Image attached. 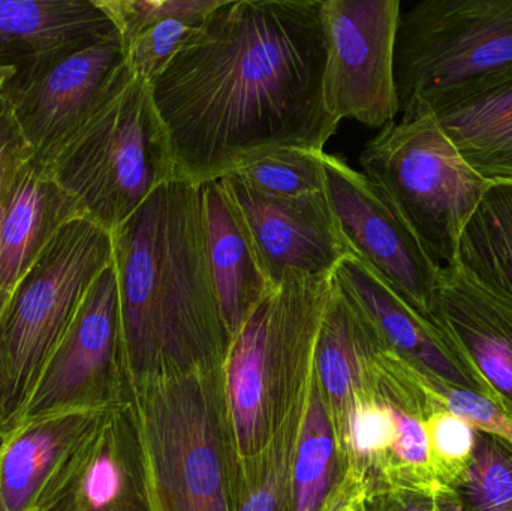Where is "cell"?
<instances>
[{
    "label": "cell",
    "instance_id": "obj_1",
    "mask_svg": "<svg viewBox=\"0 0 512 511\" xmlns=\"http://www.w3.org/2000/svg\"><path fill=\"white\" fill-rule=\"evenodd\" d=\"M322 0H233L150 83L177 180L204 185L277 149L324 152Z\"/></svg>",
    "mask_w": 512,
    "mask_h": 511
},
{
    "label": "cell",
    "instance_id": "obj_2",
    "mask_svg": "<svg viewBox=\"0 0 512 511\" xmlns=\"http://www.w3.org/2000/svg\"><path fill=\"white\" fill-rule=\"evenodd\" d=\"M111 239L123 353L134 371L159 353L233 341L207 257L201 185L167 183Z\"/></svg>",
    "mask_w": 512,
    "mask_h": 511
},
{
    "label": "cell",
    "instance_id": "obj_3",
    "mask_svg": "<svg viewBox=\"0 0 512 511\" xmlns=\"http://www.w3.org/2000/svg\"><path fill=\"white\" fill-rule=\"evenodd\" d=\"M36 162L83 218L110 233L177 180L150 84L126 63L89 113Z\"/></svg>",
    "mask_w": 512,
    "mask_h": 511
},
{
    "label": "cell",
    "instance_id": "obj_4",
    "mask_svg": "<svg viewBox=\"0 0 512 511\" xmlns=\"http://www.w3.org/2000/svg\"><path fill=\"white\" fill-rule=\"evenodd\" d=\"M113 263L110 231L66 222L18 282L0 315V420L11 434L93 282Z\"/></svg>",
    "mask_w": 512,
    "mask_h": 511
},
{
    "label": "cell",
    "instance_id": "obj_5",
    "mask_svg": "<svg viewBox=\"0 0 512 511\" xmlns=\"http://www.w3.org/2000/svg\"><path fill=\"white\" fill-rule=\"evenodd\" d=\"M360 165L433 260L454 266L490 182L465 161L435 114L414 108L388 123L364 147Z\"/></svg>",
    "mask_w": 512,
    "mask_h": 511
},
{
    "label": "cell",
    "instance_id": "obj_6",
    "mask_svg": "<svg viewBox=\"0 0 512 511\" xmlns=\"http://www.w3.org/2000/svg\"><path fill=\"white\" fill-rule=\"evenodd\" d=\"M400 113L436 111L512 77V0H423L402 12Z\"/></svg>",
    "mask_w": 512,
    "mask_h": 511
},
{
    "label": "cell",
    "instance_id": "obj_7",
    "mask_svg": "<svg viewBox=\"0 0 512 511\" xmlns=\"http://www.w3.org/2000/svg\"><path fill=\"white\" fill-rule=\"evenodd\" d=\"M399 0H322V101L336 120L384 128L400 113L396 84Z\"/></svg>",
    "mask_w": 512,
    "mask_h": 511
},
{
    "label": "cell",
    "instance_id": "obj_8",
    "mask_svg": "<svg viewBox=\"0 0 512 511\" xmlns=\"http://www.w3.org/2000/svg\"><path fill=\"white\" fill-rule=\"evenodd\" d=\"M325 195L352 254L433 324L441 264L418 242L384 195L339 156H322Z\"/></svg>",
    "mask_w": 512,
    "mask_h": 511
},
{
    "label": "cell",
    "instance_id": "obj_9",
    "mask_svg": "<svg viewBox=\"0 0 512 511\" xmlns=\"http://www.w3.org/2000/svg\"><path fill=\"white\" fill-rule=\"evenodd\" d=\"M123 66L117 32L15 65L2 96L11 105L36 161L89 113Z\"/></svg>",
    "mask_w": 512,
    "mask_h": 511
},
{
    "label": "cell",
    "instance_id": "obj_10",
    "mask_svg": "<svg viewBox=\"0 0 512 511\" xmlns=\"http://www.w3.org/2000/svg\"><path fill=\"white\" fill-rule=\"evenodd\" d=\"M122 351L119 290L111 263L93 282L45 366L20 425L66 413H105L113 398L111 374Z\"/></svg>",
    "mask_w": 512,
    "mask_h": 511
},
{
    "label": "cell",
    "instance_id": "obj_11",
    "mask_svg": "<svg viewBox=\"0 0 512 511\" xmlns=\"http://www.w3.org/2000/svg\"><path fill=\"white\" fill-rule=\"evenodd\" d=\"M239 207L274 288L288 275L331 276L352 255L325 192L303 197L261 194L239 177L221 179Z\"/></svg>",
    "mask_w": 512,
    "mask_h": 511
},
{
    "label": "cell",
    "instance_id": "obj_12",
    "mask_svg": "<svg viewBox=\"0 0 512 511\" xmlns=\"http://www.w3.org/2000/svg\"><path fill=\"white\" fill-rule=\"evenodd\" d=\"M149 434L168 511H228L209 408L195 387L183 384L159 396Z\"/></svg>",
    "mask_w": 512,
    "mask_h": 511
},
{
    "label": "cell",
    "instance_id": "obj_13",
    "mask_svg": "<svg viewBox=\"0 0 512 511\" xmlns=\"http://www.w3.org/2000/svg\"><path fill=\"white\" fill-rule=\"evenodd\" d=\"M433 324L481 392L512 422V305L481 290L456 266L442 269Z\"/></svg>",
    "mask_w": 512,
    "mask_h": 511
},
{
    "label": "cell",
    "instance_id": "obj_14",
    "mask_svg": "<svg viewBox=\"0 0 512 511\" xmlns=\"http://www.w3.org/2000/svg\"><path fill=\"white\" fill-rule=\"evenodd\" d=\"M334 278L354 297L397 357L432 380L483 395L441 330L415 312L360 258L354 254L346 257L337 266Z\"/></svg>",
    "mask_w": 512,
    "mask_h": 511
},
{
    "label": "cell",
    "instance_id": "obj_15",
    "mask_svg": "<svg viewBox=\"0 0 512 511\" xmlns=\"http://www.w3.org/2000/svg\"><path fill=\"white\" fill-rule=\"evenodd\" d=\"M207 257L231 338L256 308L276 291L239 207L221 179L201 185Z\"/></svg>",
    "mask_w": 512,
    "mask_h": 511
},
{
    "label": "cell",
    "instance_id": "obj_16",
    "mask_svg": "<svg viewBox=\"0 0 512 511\" xmlns=\"http://www.w3.org/2000/svg\"><path fill=\"white\" fill-rule=\"evenodd\" d=\"M120 426L102 414L60 465L33 511H126L129 468Z\"/></svg>",
    "mask_w": 512,
    "mask_h": 511
},
{
    "label": "cell",
    "instance_id": "obj_17",
    "mask_svg": "<svg viewBox=\"0 0 512 511\" xmlns=\"http://www.w3.org/2000/svg\"><path fill=\"white\" fill-rule=\"evenodd\" d=\"M74 218H83L77 204L30 159L15 179L0 224L2 293L11 296L45 246Z\"/></svg>",
    "mask_w": 512,
    "mask_h": 511
},
{
    "label": "cell",
    "instance_id": "obj_18",
    "mask_svg": "<svg viewBox=\"0 0 512 511\" xmlns=\"http://www.w3.org/2000/svg\"><path fill=\"white\" fill-rule=\"evenodd\" d=\"M104 413H66L23 423L0 450V511H33L60 465Z\"/></svg>",
    "mask_w": 512,
    "mask_h": 511
},
{
    "label": "cell",
    "instance_id": "obj_19",
    "mask_svg": "<svg viewBox=\"0 0 512 511\" xmlns=\"http://www.w3.org/2000/svg\"><path fill=\"white\" fill-rule=\"evenodd\" d=\"M113 32L98 0H0V63L5 65Z\"/></svg>",
    "mask_w": 512,
    "mask_h": 511
},
{
    "label": "cell",
    "instance_id": "obj_20",
    "mask_svg": "<svg viewBox=\"0 0 512 511\" xmlns=\"http://www.w3.org/2000/svg\"><path fill=\"white\" fill-rule=\"evenodd\" d=\"M289 297L291 276L288 275L255 309L231 342L228 395L242 449H251L258 438L264 414L265 372L285 321Z\"/></svg>",
    "mask_w": 512,
    "mask_h": 511
},
{
    "label": "cell",
    "instance_id": "obj_21",
    "mask_svg": "<svg viewBox=\"0 0 512 511\" xmlns=\"http://www.w3.org/2000/svg\"><path fill=\"white\" fill-rule=\"evenodd\" d=\"M433 114L481 177L490 183L512 182V77Z\"/></svg>",
    "mask_w": 512,
    "mask_h": 511
},
{
    "label": "cell",
    "instance_id": "obj_22",
    "mask_svg": "<svg viewBox=\"0 0 512 511\" xmlns=\"http://www.w3.org/2000/svg\"><path fill=\"white\" fill-rule=\"evenodd\" d=\"M454 266L512 305V183H490L463 230Z\"/></svg>",
    "mask_w": 512,
    "mask_h": 511
},
{
    "label": "cell",
    "instance_id": "obj_23",
    "mask_svg": "<svg viewBox=\"0 0 512 511\" xmlns=\"http://www.w3.org/2000/svg\"><path fill=\"white\" fill-rule=\"evenodd\" d=\"M325 152L277 149L252 159L233 173L255 191L273 197H303L324 192Z\"/></svg>",
    "mask_w": 512,
    "mask_h": 511
},
{
    "label": "cell",
    "instance_id": "obj_24",
    "mask_svg": "<svg viewBox=\"0 0 512 511\" xmlns=\"http://www.w3.org/2000/svg\"><path fill=\"white\" fill-rule=\"evenodd\" d=\"M462 511H512V446L477 431L474 458L454 489Z\"/></svg>",
    "mask_w": 512,
    "mask_h": 511
},
{
    "label": "cell",
    "instance_id": "obj_25",
    "mask_svg": "<svg viewBox=\"0 0 512 511\" xmlns=\"http://www.w3.org/2000/svg\"><path fill=\"white\" fill-rule=\"evenodd\" d=\"M333 438L325 410L313 399L307 410L295 462V511H319L330 485Z\"/></svg>",
    "mask_w": 512,
    "mask_h": 511
},
{
    "label": "cell",
    "instance_id": "obj_26",
    "mask_svg": "<svg viewBox=\"0 0 512 511\" xmlns=\"http://www.w3.org/2000/svg\"><path fill=\"white\" fill-rule=\"evenodd\" d=\"M423 423L433 474L441 488L454 491L474 458L477 429L448 410L429 414Z\"/></svg>",
    "mask_w": 512,
    "mask_h": 511
},
{
    "label": "cell",
    "instance_id": "obj_27",
    "mask_svg": "<svg viewBox=\"0 0 512 511\" xmlns=\"http://www.w3.org/2000/svg\"><path fill=\"white\" fill-rule=\"evenodd\" d=\"M204 21L168 18L147 27L122 45L126 66L141 80L152 83L195 38Z\"/></svg>",
    "mask_w": 512,
    "mask_h": 511
},
{
    "label": "cell",
    "instance_id": "obj_28",
    "mask_svg": "<svg viewBox=\"0 0 512 511\" xmlns=\"http://www.w3.org/2000/svg\"><path fill=\"white\" fill-rule=\"evenodd\" d=\"M125 45L147 27L168 20L204 21L222 0H98Z\"/></svg>",
    "mask_w": 512,
    "mask_h": 511
},
{
    "label": "cell",
    "instance_id": "obj_29",
    "mask_svg": "<svg viewBox=\"0 0 512 511\" xmlns=\"http://www.w3.org/2000/svg\"><path fill=\"white\" fill-rule=\"evenodd\" d=\"M397 435L396 411L381 404H360L349 416V440L361 456L388 452Z\"/></svg>",
    "mask_w": 512,
    "mask_h": 511
},
{
    "label": "cell",
    "instance_id": "obj_30",
    "mask_svg": "<svg viewBox=\"0 0 512 511\" xmlns=\"http://www.w3.org/2000/svg\"><path fill=\"white\" fill-rule=\"evenodd\" d=\"M35 158L9 102L0 95V224L6 201L24 164Z\"/></svg>",
    "mask_w": 512,
    "mask_h": 511
},
{
    "label": "cell",
    "instance_id": "obj_31",
    "mask_svg": "<svg viewBox=\"0 0 512 511\" xmlns=\"http://www.w3.org/2000/svg\"><path fill=\"white\" fill-rule=\"evenodd\" d=\"M242 511H276V492L273 480H267L262 488L255 491L246 501Z\"/></svg>",
    "mask_w": 512,
    "mask_h": 511
},
{
    "label": "cell",
    "instance_id": "obj_32",
    "mask_svg": "<svg viewBox=\"0 0 512 511\" xmlns=\"http://www.w3.org/2000/svg\"><path fill=\"white\" fill-rule=\"evenodd\" d=\"M14 72V65H5V63H0V95H2L6 83H8L9 78L12 77V74H14Z\"/></svg>",
    "mask_w": 512,
    "mask_h": 511
},
{
    "label": "cell",
    "instance_id": "obj_33",
    "mask_svg": "<svg viewBox=\"0 0 512 511\" xmlns=\"http://www.w3.org/2000/svg\"><path fill=\"white\" fill-rule=\"evenodd\" d=\"M9 431L6 429V426L3 425L2 420H0V450L5 446L6 440H8Z\"/></svg>",
    "mask_w": 512,
    "mask_h": 511
},
{
    "label": "cell",
    "instance_id": "obj_34",
    "mask_svg": "<svg viewBox=\"0 0 512 511\" xmlns=\"http://www.w3.org/2000/svg\"><path fill=\"white\" fill-rule=\"evenodd\" d=\"M8 299V294L2 293V291H0V315H2L3 309H5L6 303H8Z\"/></svg>",
    "mask_w": 512,
    "mask_h": 511
},
{
    "label": "cell",
    "instance_id": "obj_35",
    "mask_svg": "<svg viewBox=\"0 0 512 511\" xmlns=\"http://www.w3.org/2000/svg\"><path fill=\"white\" fill-rule=\"evenodd\" d=\"M512 183V182H511Z\"/></svg>",
    "mask_w": 512,
    "mask_h": 511
}]
</instances>
